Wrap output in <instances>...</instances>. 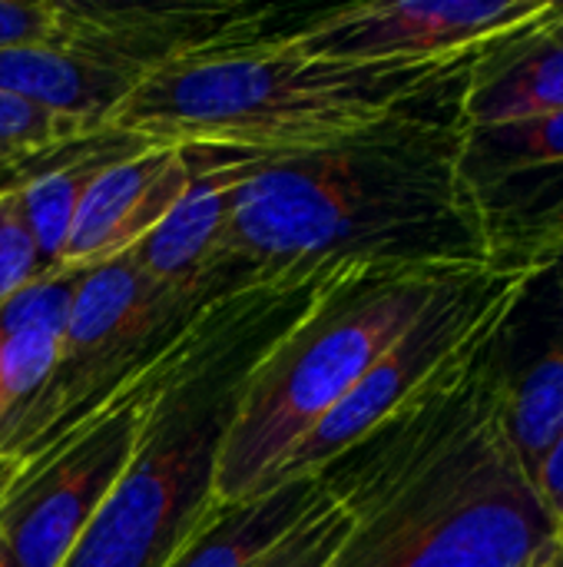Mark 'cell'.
I'll list each match as a JSON object with an SVG mask.
<instances>
[{
  "mask_svg": "<svg viewBox=\"0 0 563 567\" xmlns=\"http://www.w3.org/2000/svg\"><path fill=\"white\" fill-rule=\"evenodd\" d=\"M501 329L315 478L352 532L329 567H544L561 528L504 429Z\"/></svg>",
  "mask_w": 563,
  "mask_h": 567,
  "instance_id": "obj_1",
  "label": "cell"
},
{
  "mask_svg": "<svg viewBox=\"0 0 563 567\" xmlns=\"http://www.w3.org/2000/svg\"><path fill=\"white\" fill-rule=\"evenodd\" d=\"M461 86L338 143L265 156L212 272L256 282L355 262L491 266L461 173Z\"/></svg>",
  "mask_w": 563,
  "mask_h": 567,
  "instance_id": "obj_2",
  "label": "cell"
},
{
  "mask_svg": "<svg viewBox=\"0 0 563 567\" xmlns=\"http://www.w3.org/2000/svg\"><path fill=\"white\" fill-rule=\"evenodd\" d=\"M282 33L143 76L106 130L262 156L305 153L458 86L481 53L355 63L305 53Z\"/></svg>",
  "mask_w": 563,
  "mask_h": 567,
  "instance_id": "obj_3",
  "label": "cell"
},
{
  "mask_svg": "<svg viewBox=\"0 0 563 567\" xmlns=\"http://www.w3.org/2000/svg\"><path fill=\"white\" fill-rule=\"evenodd\" d=\"M471 269L481 266L355 262L329 269L309 306L246 372L219 452L216 508L226 512L269 492L285 455L415 326L435 296Z\"/></svg>",
  "mask_w": 563,
  "mask_h": 567,
  "instance_id": "obj_4",
  "label": "cell"
},
{
  "mask_svg": "<svg viewBox=\"0 0 563 567\" xmlns=\"http://www.w3.org/2000/svg\"><path fill=\"white\" fill-rule=\"evenodd\" d=\"M322 276L289 289L149 405L123 475L63 567H169L216 518L219 452L246 372L309 306Z\"/></svg>",
  "mask_w": 563,
  "mask_h": 567,
  "instance_id": "obj_5",
  "label": "cell"
},
{
  "mask_svg": "<svg viewBox=\"0 0 563 567\" xmlns=\"http://www.w3.org/2000/svg\"><path fill=\"white\" fill-rule=\"evenodd\" d=\"M541 272L481 266L448 282L415 326L355 382V389L285 455L272 485L315 478L408 399L428 389L441 372L481 346L528 296Z\"/></svg>",
  "mask_w": 563,
  "mask_h": 567,
  "instance_id": "obj_6",
  "label": "cell"
},
{
  "mask_svg": "<svg viewBox=\"0 0 563 567\" xmlns=\"http://www.w3.org/2000/svg\"><path fill=\"white\" fill-rule=\"evenodd\" d=\"M461 173L491 266L548 272L563 259V113L465 130Z\"/></svg>",
  "mask_w": 563,
  "mask_h": 567,
  "instance_id": "obj_7",
  "label": "cell"
},
{
  "mask_svg": "<svg viewBox=\"0 0 563 567\" xmlns=\"http://www.w3.org/2000/svg\"><path fill=\"white\" fill-rule=\"evenodd\" d=\"M557 7V0H365L325 10L282 37L332 60H438L478 53Z\"/></svg>",
  "mask_w": 563,
  "mask_h": 567,
  "instance_id": "obj_8",
  "label": "cell"
},
{
  "mask_svg": "<svg viewBox=\"0 0 563 567\" xmlns=\"http://www.w3.org/2000/svg\"><path fill=\"white\" fill-rule=\"evenodd\" d=\"M56 47L119 66L136 80L166 66L262 43L275 7L252 3H183V7H100L56 3Z\"/></svg>",
  "mask_w": 563,
  "mask_h": 567,
  "instance_id": "obj_9",
  "label": "cell"
},
{
  "mask_svg": "<svg viewBox=\"0 0 563 567\" xmlns=\"http://www.w3.org/2000/svg\"><path fill=\"white\" fill-rule=\"evenodd\" d=\"M196 163V143H153L106 166L76 209L56 272H86L133 252L183 196Z\"/></svg>",
  "mask_w": 563,
  "mask_h": 567,
  "instance_id": "obj_10",
  "label": "cell"
},
{
  "mask_svg": "<svg viewBox=\"0 0 563 567\" xmlns=\"http://www.w3.org/2000/svg\"><path fill=\"white\" fill-rule=\"evenodd\" d=\"M504 429L528 475L563 429V262L541 272L501 329Z\"/></svg>",
  "mask_w": 563,
  "mask_h": 567,
  "instance_id": "obj_11",
  "label": "cell"
},
{
  "mask_svg": "<svg viewBox=\"0 0 563 567\" xmlns=\"http://www.w3.org/2000/svg\"><path fill=\"white\" fill-rule=\"evenodd\" d=\"M265 156L229 146H199V163L153 233L129 252L133 262L163 289L192 292L212 282V266L226 239L239 189Z\"/></svg>",
  "mask_w": 563,
  "mask_h": 567,
  "instance_id": "obj_12",
  "label": "cell"
},
{
  "mask_svg": "<svg viewBox=\"0 0 563 567\" xmlns=\"http://www.w3.org/2000/svg\"><path fill=\"white\" fill-rule=\"evenodd\" d=\"M557 13L488 43L461 86L465 130L508 126L563 113V43L551 33Z\"/></svg>",
  "mask_w": 563,
  "mask_h": 567,
  "instance_id": "obj_13",
  "label": "cell"
},
{
  "mask_svg": "<svg viewBox=\"0 0 563 567\" xmlns=\"http://www.w3.org/2000/svg\"><path fill=\"white\" fill-rule=\"evenodd\" d=\"M136 83L139 80L133 73L80 56L56 43L0 50V93L73 120L86 130H106V120Z\"/></svg>",
  "mask_w": 563,
  "mask_h": 567,
  "instance_id": "obj_14",
  "label": "cell"
},
{
  "mask_svg": "<svg viewBox=\"0 0 563 567\" xmlns=\"http://www.w3.org/2000/svg\"><path fill=\"white\" fill-rule=\"evenodd\" d=\"M319 492V478H302L272 485L246 505L216 512L169 567H252L312 508Z\"/></svg>",
  "mask_w": 563,
  "mask_h": 567,
  "instance_id": "obj_15",
  "label": "cell"
},
{
  "mask_svg": "<svg viewBox=\"0 0 563 567\" xmlns=\"http://www.w3.org/2000/svg\"><path fill=\"white\" fill-rule=\"evenodd\" d=\"M352 532V515L325 488L312 508L252 567H329Z\"/></svg>",
  "mask_w": 563,
  "mask_h": 567,
  "instance_id": "obj_16",
  "label": "cell"
},
{
  "mask_svg": "<svg viewBox=\"0 0 563 567\" xmlns=\"http://www.w3.org/2000/svg\"><path fill=\"white\" fill-rule=\"evenodd\" d=\"M63 336L46 329H27L0 339V392H3V419H13L53 375L60 362Z\"/></svg>",
  "mask_w": 563,
  "mask_h": 567,
  "instance_id": "obj_17",
  "label": "cell"
},
{
  "mask_svg": "<svg viewBox=\"0 0 563 567\" xmlns=\"http://www.w3.org/2000/svg\"><path fill=\"white\" fill-rule=\"evenodd\" d=\"M76 286H80V272H46L33 279L10 302L0 306V339L27 329H46L63 336Z\"/></svg>",
  "mask_w": 563,
  "mask_h": 567,
  "instance_id": "obj_18",
  "label": "cell"
},
{
  "mask_svg": "<svg viewBox=\"0 0 563 567\" xmlns=\"http://www.w3.org/2000/svg\"><path fill=\"white\" fill-rule=\"evenodd\" d=\"M83 133H93V130L0 93V163L23 156V153L56 146V143L83 136Z\"/></svg>",
  "mask_w": 563,
  "mask_h": 567,
  "instance_id": "obj_19",
  "label": "cell"
},
{
  "mask_svg": "<svg viewBox=\"0 0 563 567\" xmlns=\"http://www.w3.org/2000/svg\"><path fill=\"white\" fill-rule=\"evenodd\" d=\"M46 276L40 249L23 223L13 189H0V306L10 302L33 279Z\"/></svg>",
  "mask_w": 563,
  "mask_h": 567,
  "instance_id": "obj_20",
  "label": "cell"
},
{
  "mask_svg": "<svg viewBox=\"0 0 563 567\" xmlns=\"http://www.w3.org/2000/svg\"><path fill=\"white\" fill-rule=\"evenodd\" d=\"M541 502L548 505V512L554 515L557 528L563 525V429L557 432V439L551 442V449L544 452L538 472L531 475Z\"/></svg>",
  "mask_w": 563,
  "mask_h": 567,
  "instance_id": "obj_21",
  "label": "cell"
},
{
  "mask_svg": "<svg viewBox=\"0 0 563 567\" xmlns=\"http://www.w3.org/2000/svg\"><path fill=\"white\" fill-rule=\"evenodd\" d=\"M17 472H20V462H17L13 455H3V452H0V505H3L7 495H10V488H13V482H17Z\"/></svg>",
  "mask_w": 563,
  "mask_h": 567,
  "instance_id": "obj_22",
  "label": "cell"
},
{
  "mask_svg": "<svg viewBox=\"0 0 563 567\" xmlns=\"http://www.w3.org/2000/svg\"><path fill=\"white\" fill-rule=\"evenodd\" d=\"M544 567H563V545L557 542V548H554V555H551V561Z\"/></svg>",
  "mask_w": 563,
  "mask_h": 567,
  "instance_id": "obj_23",
  "label": "cell"
},
{
  "mask_svg": "<svg viewBox=\"0 0 563 567\" xmlns=\"http://www.w3.org/2000/svg\"><path fill=\"white\" fill-rule=\"evenodd\" d=\"M0 567H13V558H10V551H7V545H3V538H0Z\"/></svg>",
  "mask_w": 563,
  "mask_h": 567,
  "instance_id": "obj_24",
  "label": "cell"
},
{
  "mask_svg": "<svg viewBox=\"0 0 563 567\" xmlns=\"http://www.w3.org/2000/svg\"><path fill=\"white\" fill-rule=\"evenodd\" d=\"M551 33H554V37H557V40L563 43V13L557 17V20H554V23H551Z\"/></svg>",
  "mask_w": 563,
  "mask_h": 567,
  "instance_id": "obj_25",
  "label": "cell"
},
{
  "mask_svg": "<svg viewBox=\"0 0 563 567\" xmlns=\"http://www.w3.org/2000/svg\"><path fill=\"white\" fill-rule=\"evenodd\" d=\"M0 419H3V392H0Z\"/></svg>",
  "mask_w": 563,
  "mask_h": 567,
  "instance_id": "obj_26",
  "label": "cell"
},
{
  "mask_svg": "<svg viewBox=\"0 0 563 567\" xmlns=\"http://www.w3.org/2000/svg\"><path fill=\"white\" fill-rule=\"evenodd\" d=\"M561 545H563V525H561Z\"/></svg>",
  "mask_w": 563,
  "mask_h": 567,
  "instance_id": "obj_27",
  "label": "cell"
},
{
  "mask_svg": "<svg viewBox=\"0 0 563 567\" xmlns=\"http://www.w3.org/2000/svg\"><path fill=\"white\" fill-rule=\"evenodd\" d=\"M557 262H563V259H557Z\"/></svg>",
  "mask_w": 563,
  "mask_h": 567,
  "instance_id": "obj_28",
  "label": "cell"
}]
</instances>
